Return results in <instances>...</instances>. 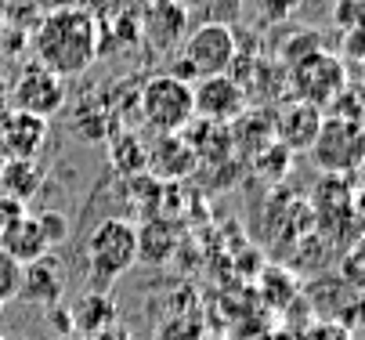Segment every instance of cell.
I'll return each instance as SVG.
<instances>
[{"mask_svg": "<svg viewBox=\"0 0 365 340\" xmlns=\"http://www.w3.org/2000/svg\"><path fill=\"white\" fill-rule=\"evenodd\" d=\"M101 55V26L94 11H43L33 29V62L47 66L55 76H83Z\"/></svg>", "mask_w": 365, "mask_h": 340, "instance_id": "6da1fadb", "label": "cell"}, {"mask_svg": "<svg viewBox=\"0 0 365 340\" xmlns=\"http://www.w3.org/2000/svg\"><path fill=\"white\" fill-rule=\"evenodd\" d=\"M138 264V228L127 217H106L87 239V268L94 282H116Z\"/></svg>", "mask_w": 365, "mask_h": 340, "instance_id": "7a4b0ae2", "label": "cell"}, {"mask_svg": "<svg viewBox=\"0 0 365 340\" xmlns=\"http://www.w3.org/2000/svg\"><path fill=\"white\" fill-rule=\"evenodd\" d=\"M307 153H311V163L329 177L358 174V167L365 163V130L358 120L322 116V127Z\"/></svg>", "mask_w": 365, "mask_h": 340, "instance_id": "3957f363", "label": "cell"}, {"mask_svg": "<svg viewBox=\"0 0 365 340\" xmlns=\"http://www.w3.org/2000/svg\"><path fill=\"white\" fill-rule=\"evenodd\" d=\"M138 105H141V116L152 130L160 134H181L192 120H195V109H192V83L170 76V73H155L141 83V94H138Z\"/></svg>", "mask_w": 365, "mask_h": 340, "instance_id": "277c9868", "label": "cell"}, {"mask_svg": "<svg viewBox=\"0 0 365 340\" xmlns=\"http://www.w3.org/2000/svg\"><path fill=\"white\" fill-rule=\"evenodd\" d=\"M239 43L232 26H214V22H199L188 29L185 43H181V66L192 73V80H206V76H221L235 66Z\"/></svg>", "mask_w": 365, "mask_h": 340, "instance_id": "5b68a950", "label": "cell"}, {"mask_svg": "<svg viewBox=\"0 0 365 340\" xmlns=\"http://www.w3.org/2000/svg\"><path fill=\"white\" fill-rule=\"evenodd\" d=\"M347 87L344 62L329 51H311L300 62L289 66V91L297 102H307L315 109H326L329 102L340 98V91Z\"/></svg>", "mask_w": 365, "mask_h": 340, "instance_id": "8992f818", "label": "cell"}, {"mask_svg": "<svg viewBox=\"0 0 365 340\" xmlns=\"http://www.w3.org/2000/svg\"><path fill=\"white\" fill-rule=\"evenodd\" d=\"M62 105H66V80L40 62H26L11 83V113H29V116L47 120Z\"/></svg>", "mask_w": 365, "mask_h": 340, "instance_id": "52a82bcc", "label": "cell"}, {"mask_svg": "<svg viewBox=\"0 0 365 340\" xmlns=\"http://www.w3.org/2000/svg\"><path fill=\"white\" fill-rule=\"evenodd\" d=\"M192 109L206 123H217V127L235 123L246 113V87H242V80H235L228 73L195 80L192 83Z\"/></svg>", "mask_w": 365, "mask_h": 340, "instance_id": "ba28073f", "label": "cell"}, {"mask_svg": "<svg viewBox=\"0 0 365 340\" xmlns=\"http://www.w3.org/2000/svg\"><path fill=\"white\" fill-rule=\"evenodd\" d=\"M188 29H192V19H188V11L178 4V0H148L145 15L138 19V33H141V40L152 47L155 55L181 51Z\"/></svg>", "mask_w": 365, "mask_h": 340, "instance_id": "9c48e42d", "label": "cell"}, {"mask_svg": "<svg viewBox=\"0 0 365 340\" xmlns=\"http://www.w3.org/2000/svg\"><path fill=\"white\" fill-rule=\"evenodd\" d=\"M319 127H322V109L297 102V98L289 105H282L279 116H275V138L282 141L286 153H307Z\"/></svg>", "mask_w": 365, "mask_h": 340, "instance_id": "30bf717a", "label": "cell"}, {"mask_svg": "<svg viewBox=\"0 0 365 340\" xmlns=\"http://www.w3.org/2000/svg\"><path fill=\"white\" fill-rule=\"evenodd\" d=\"M62 289H66V275H62L58 257L43 254L40 261L26 264L19 297L29 301V304H40V308H55V304L62 301Z\"/></svg>", "mask_w": 365, "mask_h": 340, "instance_id": "8fae6325", "label": "cell"}, {"mask_svg": "<svg viewBox=\"0 0 365 340\" xmlns=\"http://www.w3.org/2000/svg\"><path fill=\"white\" fill-rule=\"evenodd\" d=\"M0 250L11 254L19 264H33V261H40L43 254H51V242L43 239L36 214L22 210L19 217H11V221L4 225V232H0Z\"/></svg>", "mask_w": 365, "mask_h": 340, "instance_id": "7c38bea8", "label": "cell"}, {"mask_svg": "<svg viewBox=\"0 0 365 340\" xmlns=\"http://www.w3.org/2000/svg\"><path fill=\"white\" fill-rule=\"evenodd\" d=\"M47 141V120L29 113H11L4 123V149L11 160H36Z\"/></svg>", "mask_w": 365, "mask_h": 340, "instance_id": "4fadbf2b", "label": "cell"}, {"mask_svg": "<svg viewBox=\"0 0 365 340\" xmlns=\"http://www.w3.org/2000/svg\"><path fill=\"white\" fill-rule=\"evenodd\" d=\"M69 319H73V329L83 333V336H98L116 326V308L106 294H83L73 308H69Z\"/></svg>", "mask_w": 365, "mask_h": 340, "instance_id": "5bb4252c", "label": "cell"}, {"mask_svg": "<svg viewBox=\"0 0 365 340\" xmlns=\"http://www.w3.org/2000/svg\"><path fill=\"white\" fill-rule=\"evenodd\" d=\"M40 163L36 160H8L0 167V196H8L15 203H26L33 192L40 188Z\"/></svg>", "mask_w": 365, "mask_h": 340, "instance_id": "9a60e30c", "label": "cell"}, {"mask_svg": "<svg viewBox=\"0 0 365 340\" xmlns=\"http://www.w3.org/2000/svg\"><path fill=\"white\" fill-rule=\"evenodd\" d=\"M188 11V19L199 22H214V26H235L242 15V0H178Z\"/></svg>", "mask_w": 365, "mask_h": 340, "instance_id": "2e32d148", "label": "cell"}, {"mask_svg": "<svg viewBox=\"0 0 365 340\" xmlns=\"http://www.w3.org/2000/svg\"><path fill=\"white\" fill-rule=\"evenodd\" d=\"M22 272H26V264H19L11 254L0 250V304H11V301H19V289H22Z\"/></svg>", "mask_w": 365, "mask_h": 340, "instance_id": "e0dca14e", "label": "cell"}, {"mask_svg": "<svg viewBox=\"0 0 365 340\" xmlns=\"http://www.w3.org/2000/svg\"><path fill=\"white\" fill-rule=\"evenodd\" d=\"M36 221H40V232H43V239L51 242V247H58V242L69 239V217H66V214L43 210V214H36Z\"/></svg>", "mask_w": 365, "mask_h": 340, "instance_id": "ac0fdd59", "label": "cell"}, {"mask_svg": "<svg viewBox=\"0 0 365 340\" xmlns=\"http://www.w3.org/2000/svg\"><path fill=\"white\" fill-rule=\"evenodd\" d=\"M344 282L354 286V289H365V242H361L358 250L347 254V261H344Z\"/></svg>", "mask_w": 365, "mask_h": 340, "instance_id": "d6986e66", "label": "cell"}, {"mask_svg": "<svg viewBox=\"0 0 365 340\" xmlns=\"http://www.w3.org/2000/svg\"><path fill=\"white\" fill-rule=\"evenodd\" d=\"M36 8H43V11H73V8H87V0H36Z\"/></svg>", "mask_w": 365, "mask_h": 340, "instance_id": "ffe728a7", "label": "cell"}, {"mask_svg": "<svg viewBox=\"0 0 365 340\" xmlns=\"http://www.w3.org/2000/svg\"><path fill=\"white\" fill-rule=\"evenodd\" d=\"M26 207L22 203H15V200H8V196H0V232H4V225L11 221V217H19Z\"/></svg>", "mask_w": 365, "mask_h": 340, "instance_id": "44dd1931", "label": "cell"}, {"mask_svg": "<svg viewBox=\"0 0 365 340\" xmlns=\"http://www.w3.org/2000/svg\"><path fill=\"white\" fill-rule=\"evenodd\" d=\"M358 177H361V188H365V163L358 167Z\"/></svg>", "mask_w": 365, "mask_h": 340, "instance_id": "7402d4cb", "label": "cell"}, {"mask_svg": "<svg viewBox=\"0 0 365 340\" xmlns=\"http://www.w3.org/2000/svg\"><path fill=\"white\" fill-rule=\"evenodd\" d=\"M358 123H361V130H365V102H361V116H358Z\"/></svg>", "mask_w": 365, "mask_h": 340, "instance_id": "603a6c76", "label": "cell"}, {"mask_svg": "<svg viewBox=\"0 0 365 340\" xmlns=\"http://www.w3.org/2000/svg\"><path fill=\"white\" fill-rule=\"evenodd\" d=\"M8 11V0H0V15H4Z\"/></svg>", "mask_w": 365, "mask_h": 340, "instance_id": "cb8c5ba5", "label": "cell"}, {"mask_svg": "<svg viewBox=\"0 0 365 340\" xmlns=\"http://www.w3.org/2000/svg\"><path fill=\"white\" fill-rule=\"evenodd\" d=\"M145 4H148V0H145Z\"/></svg>", "mask_w": 365, "mask_h": 340, "instance_id": "d4e9b609", "label": "cell"}]
</instances>
